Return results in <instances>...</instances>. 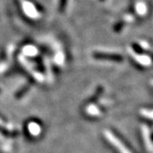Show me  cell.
Masks as SVG:
<instances>
[{
	"label": "cell",
	"instance_id": "obj_1",
	"mask_svg": "<svg viewBox=\"0 0 153 153\" xmlns=\"http://www.w3.org/2000/svg\"><path fill=\"white\" fill-rule=\"evenodd\" d=\"M105 136L107 138L108 141H109L111 145H113L115 146V148H116L120 153H131L130 152V151H129L127 147H125V146L121 142L120 140H119L117 137L115 136L114 134H112L111 132H105Z\"/></svg>",
	"mask_w": 153,
	"mask_h": 153
}]
</instances>
